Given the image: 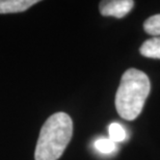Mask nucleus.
Returning <instances> with one entry per match:
<instances>
[{"instance_id": "1", "label": "nucleus", "mask_w": 160, "mask_h": 160, "mask_svg": "<svg viewBox=\"0 0 160 160\" xmlns=\"http://www.w3.org/2000/svg\"><path fill=\"white\" fill-rule=\"evenodd\" d=\"M151 91V82L146 73L129 69L122 76L116 95V108L121 118L135 120L142 112L146 99Z\"/></svg>"}, {"instance_id": "2", "label": "nucleus", "mask_w": 160, "mask_h": 160, "mask_svg": "<svg viewBox=\"0 0 160 160\" xmlns=\"http://www.w3.org/2000/svg\"><path fill=\"white\" fill-rule=\"evenodd\" d=\"M73 135V122L66 112H56L45 122L37 142L36 160H57Z\"/></svg>"}, {"instance_id": "3", "label": "nucleus", "mask_w": 160, "mask_h": 160, "mask_svg": "<svg viewBox=\"0 0 160 160\" xmlns=\"http://www.w3.org/2000/svg\"><path fill=\"white\" fill-rule=\"evenodd\" d=\"M134 6L132 0H109L100 2V12L105 17H125Z\"/></svg>"}, {"instance_id": "4", "label": "nucleus", "mask_w": 160, "mask_h": 160, "mask_svg": "<svg viewBox=\"0 0 160 160\" xmlns=\"http://www.w3.org/2000/svg\"><path fill=\"white\" fill-rule=\"evenodd\" d=\"M38 2V0H0V14L25 12Z\"/></svg>"}, {"instance_id": "5", "label": "nucleus", "mask_w": 160, "mask_h": 160, "mask_svg": "<svg viewBox=\"0 0 160 160\" xmlns=\"http://www.w3.org/2000/svg\"><path fill=\"white\" fill-rule=\"evenodd\" d=\"M139 52L142 55L149 58L160 59V38L147 40L140 46Z\"/></svg>"}, {"instance_id": "6", "label": "nucleus", "mask_w": 160, "mask_h": 160, "mask_svg": "<svg viewBox=\"0 0 160 160\" xmlns=\"http://www.w3.org/2000/svg\"><path fill=\"white\" fill-rule=\"evenodd\" d=\"M95 149L102 154H111L117 151L116 142L110 138H98L94 143Z\"/></svg>"}, {"instance_id": "7", "label": "nucleus", "mask_w": 160, "mask_h": 160, "mask_svg": "<svg viewBox=\"0 0 160 160\" xmlns=\"http://www.w3.org/2000/svg\"><path fill=\"white\" fill-rule=\"evenodd\" d=\"M108 132H109V138L114 142H124L127 137V133L124 127L119 123L110 124L109 128H108Z\"/></svg>"}, {"instance_id": "8", "label": "nucleus", "mask_w": 160, "mask_h": 160, "mask_svg": "<svg viewBox=\"0 0 160 160\" xmlns=\"http://www.w3.org/2000/svg\"><path fill=\"white\" fill-rule=\"evenodd\" d=\"M143 28L146 32L151 36H160V14L147 19L143 23Z\"/></svg>"}]
</instances>
